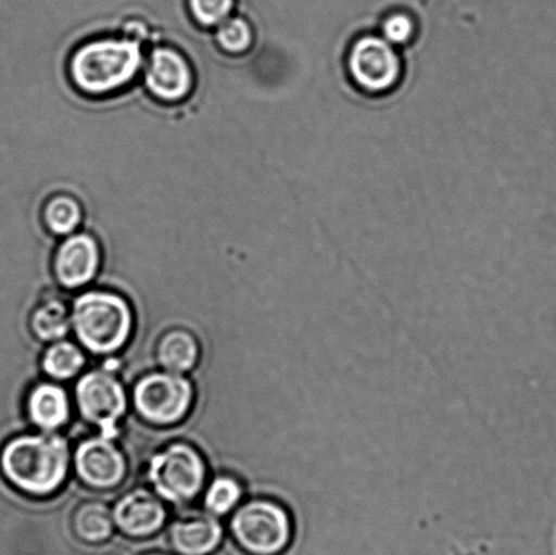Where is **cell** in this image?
Listing matches in <instances>:
<instances>
[{
	"label": "cell",
	"instance_id": "obj_1",
	"mask_svg": "<svg viewBox=\"0 0 556 555\" xmlns=\"http://www.w3.org/2000/svg\"><path fill=\"white\" fill-rule=\"evenodd\" d=\"M70 466L68 442L56 432L18 434L0 450V475L30 497L56 493L67 480Z\"/></svg>",
	"mask_w": 556,
	"mask_h": 555
},
{
	"label": "cell",
	"instance_id": "obj_2",
	"mask_svg": "<svg viewBox=\"0 0 556 555\" xmlns=\"http://www.w3.org/2000/svg\"><path fill=\"white\" fill-rule=\"evenodd\" d=\"M132 307L116 292L89 291L76 298L71 308V328L76 339L92 355H113L132 336Z\"/></svg>",
	"mask_w": 556,
	"mask_h": 555
},
{
	"label": "cell",
	"instance_id": "obj_3",
	"mask_svg": "<svg viewBox=\"0 0 556 555\" xmlns=\"http://www.w3.org/2000/svg\"><path fill=\"white\" fill-rule=\"evenodd\" d=\"M143 63L141 49L132 40H102L87 43L74 54L71 74L79 89L105 94L128 85Z\"/></svg>",
	"mask_w": 556,
	"mask_h": 555
},
{
	"label": "cell",
	"instance_id": "obj_4",
	"mask_svg": "<svg viewBox=\"0 0 556 555\" xmlns=\"http://www.w3.org/2000/svg\"><path fill=\"white\" fill-rule=\"evenodd\" d=\"M232 540L249 555H283L291 547L294 524L291 510L271 499H254L233 513Z\"/></svg>",
	"mask_w": 556,
	"mask_h": 555
},
{
	"label": "cell",
	"instance_id": "obj_5",
	"mask_svg": "<svg viewBox=\"0 0 556 555\" xmlns=\"http://www.w3.org/2000/svg\"><path fill=\"white\" fill-rule=\"evenodd\" d=\"M147 475L163 502L187 504L203 492L208 467L192 444L176 442L152 456Z\"/></svg>",
	"mask_w": 556,
	"mask_h": 555
},
{
	"label": "cell",
	"instance_id": "obj_6",
	"mask_svg": "<svg viewBox=\"0 0 556 555\" xmlns=\"http://www.w3.org/2000/svg\"><path fill=\"white\" fill-rule=\"evenodd\" d=\"M194 402V388L182 374L156 371L144 375L134 386L132 404L146 422L173 427L185 420Z\"/></svg>",
	"mask_w": 556,
	"mask_h": 555
},
{
	"label": "cell",
	"instance_id": "obj_7",
	"mask_svg": "<svg viewBox=\"0 0 556 555\" xmlns=\"http://www.w3.org/2000/svg\"><path fill=\"white\" fill-rule=\"evenodd\" d=\"M79 415L100 434L116 438L118 426L128 412V394L122 380L109 369H92L81 375L75 386Z\"/></svg>",
	"mask_w": 556,
	"mask_h": 555
},
{
	"label": "cell",
	"instance_id": "obj_8",
	"mask_svg": "<svg viewBox=\"0 0 556 555\" xmlns=\"http://www.w3.org/2000/svg\"><path fill=\"white\" fill-rule=\"evenodd\" d=\"M354 85L369 96L389 94L401 84L403 65L394 46L384 37L363 36L354 41L348 56Z\"/></svg>",
	"mask_w": 556,
	"mask_h": 555
},
{
	"label": "cell",
	"instance_id": "obj_9",
	"mask_svg": "<svg viewBox=\"0 0 556 555\" xmlns=\"http://www.w3.org/2000/svg\"><path fill=\"white\" fill-rule=\"evenodd\" d=\"M76 475L85 485L97 491H112L122 485L128 472V462L112 438L85 439L74 454Z\"/></svg>",
	"mask_w": 556,
	"mask_h": 555
},
{
	"label": "cell",
	"instance_id": "obj_10",
	"mask_svg": "<svg viewBox=\"0 0 556 555\" xmlns=\"http://www.w3.org/2000/svg\"><path fill=\"white\" fill-rule=\"evenodd\" d=\"M112 513L117 529L135 540L155 535L167 520L165 503L155 492L147 489H134L125 493Z\"/></svg>",
	"mask_w": 556,
	"mask_h": 555
},
{
	"label": "cell",
	"instance_id": "obj_11",
	"mask_svg": "<svg viewBox=\"0 0 556 555\" xmlns=\"http://www.w3.org/2000/svg\"><path fill=\"white\" fill-rule=\"evenodd\" d=\"M101 253L94 238L78 234L59 248L54 257V275L68 290L89 285L100 269Z\"/></svg>",
	"mask_w": 556,
	"mask_h": 555
},
{
	"label": "cell",
	"instance_id": "obj_12",
	"mask_svg": "<svg viewBox=\"0 0 556 555\" xmlns=\"http://www.w3.org/2000/svg\"><path fill=\"white\" fill-rule=\"evenodd\" d=\"M146 84L152 94L165 101H178L192 89V73L181 54L168 48L151 53Z\"/></svg>",
	"mask_w": 556,
	"mask_h": 555
},
{
	"label": "cell",
	"instance_id": "obj_13",
	"mask_svg": "<svg viewBox=\"0 0 556 555\" xmlns=\"http://www.w3.org/2000/svg\"><path fill=\"white\" fill-rule=\"evenodd\" d=\"M223 526L211 514L190 516L174 521L168 541L178 555H211L223 541Z\"/></svg>",
	"mask_w": 556,
	"mask_h": 555
},
{
	"label": "cell",
	"instance_id": "obj_14",
	"mask_svg": "<svg viewBox=\"0 0 556 555\" xmlns=\"http://www.w3.org/2000/svg\"><path fill=\"white\" fill-rule=\"evenodd\" d=\"M26 413L33 426L43 432H56L68 422L71 405L67 391L52 382L38 383L26 399Z\"/></svg>",
	"mask_w": 556,
	"mask_h": 555
},
{
	"label": "cell",
	"instance_id": "obj_15",
	"mask_svg": "<svg viewBox=\"0 0 556 555\" xmlns=\"http://www.w3.org/2000/svg\"><path fill=\"white\" fill-rule=\"evenodd\" d=\"M199 358V341L188 330H168L157 342L156 361L165 371L187 374L198 366Z\"/></svg>",
	"mask_w": 556,
	"mask_h": 555
},
{
	"label": "cell",
	"instance_id": "obj_16",
	"mask_svg": "<svg viewBox=\"0 0 556 555\" xmlns=\"http://www.w3.org/2000/svg\"><path fill=\"white\" fill-rule=\"evenodd\" d=\"M71 529L76 538L86 545H101L111 540L114 525L112 509L105 503L85 502L75 509L71 519Z\"/></svg>",
	"mask_w": 556,
	"mask_h": 555
},
{
	"label": "cell",
	"instance_id": "obj_17",
	"mask_svg": "<svg viewBox=\"0 0 556 555\" xmlns=\"http://www.w3.org/2000/svg\"><path fill=\"white\" fill-rule=\"evenodd\" d=\"M71 329V310L59 299H48L38 304L30 317V330L37 340H63Z\"/></svg>",
	"mask_w": 556,
	"mask_h": 555
},
{
	"label": "cell",
	"instance_id": "obj_18",
	"mask_svg": "<svg viewBox=\"0 0 556 555\" xmlns=\"http://www.w3.org/2000/svg\"><path fill=\"white\" fill-rule=\"evenodd\" d=\"M41 366L49 378L64 382L80 374L86 366V355L80 346L63 339L51 342L43 352Z\"/></svg>",
	"mask_w": 556,
	"mask_h": 555
},
{
	"label": "cell",
	"instance_id": "obj_19",
	"mask_svg": "<svg viewBox=\"0 0 556 555\" xmlns=\"http://www.w3.org/2000/svg\"><path fill=\"white\" fill-rule=\"evenodd\" d=\"M243 489L236 478L228 476L216 477L206 488L204 507L208 514L223 516L230 514L241 502Z\"/></svg>",
	"mask_w": 556,
	"mask_h": 555
},
{
	"label": "cell",
	"instance_id": "obj_20",
	"mask_svg": "<svg viewBox=\"0 0 556 555\" xmlns=\"http://www.w3.org/2000/svg\"><path fill=\"white\" fill-rule=\"evenodd\" d=\"M81 219L80 206L70 195H58L49 201L46 209V222L58 236H67L79 226Z\"/></svg>",
	"mask_w": 556,
	"mask_h": 555
},
{
	"label": "cell",
	"instance_id": "obj_21",
	"mask_svg": "<svg viewBox=\"0 0 556 555\" xmlns=\"http://www.w3.org/2000/svg\"><path fill=\"white\" fill-rule=\"evenodd\" d=\"M252 30L247 21L241 18L228 20L217 31V40L226 51L241 53L252 43Z\"/></svg>",
	"mask_w": 556,
	"mask_h": 555
},
{
	"label": "cell",
	"instance_id": "obj_22",
	"mask_svg": "<svg viewBox=\"0 0 556 555\" xmlns=\"http://www.w3.org/2000/svg\"><path fill=\"white\" fill-rule=\"evenodd\" d=\"M233 0H190V9L195 20L203 25H216L227 18Z\"/></svg>",
	"mask_w": 556,
	"mask_h": 555
},
{
	"label": "cell",
	"instance_id": "obj_23",
	"mask_svg": "<svg viewBox=\"0 0 556 555\" xmlns=\"http://www.w3.org/2000/svg\"><path fill=\"white\" fill-rule=\"evenodd\" d=\"M416 35V26L407 14L395 13L389 16L383 24V37L392 46H406Z\"/></svg>",
	"mask_w": 556,
	"mask_h": 555
},
{
	"label": "cell",
	"instance_id": "obj_24",
	"mask_svg": "<svg viewBox=\"0 0 556 555\" xmlns=\"http://www.w3.org/2000/svg\"><path fill=\"white\" fill-rule=\"evenodd\" d=\"M98 555H130L129 552L125 551L123 547L112 546L103 548V551Z\"/></svg>",
	"mask_w": 556,
	"mask_h": 555
},
{
	"label": "cell",
	"instance_id": "obj_25",
	"mask_svg": "<svg viewBox=\"0 0 556 555\" xmlns=\"http://www.w3.org/2000/svg\"><path fill=\"white\" fill-rule=\"evenodd\" d=\"M144 555H168V554H165V553H149V554H144Z\"/></svg>",
	"mask_w": 556,
	"mask_h": 555
}]
</instances>
